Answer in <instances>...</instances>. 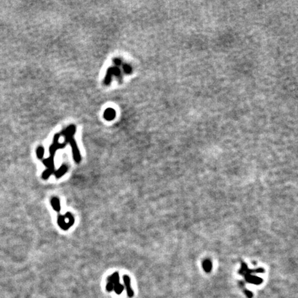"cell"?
<instances>
[{
	"instance_id": "6da1fadb",
	"label": "cell",
	"mask_w": 298,
	"mask_h": 298,
	"mask_svg": "<svg viewBox=\"0 0 298 298\" xmlns=\"http://www.w3.org/2000/svg\"><path fill=\"white\" fill-rule=\"evenodd\" d=\"M264 269H257V270H248L246 264H242V268L240 270L239 273L242 275H244L246 281L248 283L254 284H260L263 281L262 278L258 277L257 276L251 275L253 273H264Z\"/></svg>"
},
{
	"instance_id": "7a4b0ae2",
	"label": "cell",
	"mask_w": 298,
	"mask_h": 298,
	"mask_svg": "<svg viewBox=\"0 0 298 298\" xmlns=\"http://www.w3.org/2000/svg\"><path fill=\"white\" fill-rule=\"evenodd\" d=\"M123 279H124V284H125V287H126V289L127 295H128L129 297H133L134 291H133V290L132 289V288L130 287V277H129L128 275H125L124 277H123Z\"/></svg>"
},
{
	"instance_id": "3957f363",
	"label": "cell",
	"mask_w": 298,
	"mask_h": 298,
	"mask_svg": "<svg viewBox=\"0 0 298 298\" xmlns=\"http://www.w3.org/2000/svg\"><path fill=\"white\" fill-rule=\"evenodd\" d=\"M108 281L113 283L114 286L120 283V277H119L118 273H115L112 275L109 276L108 278Z\"/></svg>"
},
{
	"instance_id": "277c9868",
	"label": "cell",
	"mask_w": 298,
	"mask_h": 298,
	"mask_svg": "<svg viewBox=\"0 0 298 298\" xmlns=\"http://www.w3.org/2000/svg\"><path fill=\"white\" fill-rule=\"evenodd\" d=\"M203 269L206 273H209L212 269V264L209 260H206L203 262Z\"/></svg>"
},
{
	"instance_id": "5b68a950",
	"label": "cell",
	"mask_w": 298,
	"mask_h": 298,
	"mask_svg": "<svg viewBox=\"0 0 298 298\" xmlns=\"http://www.w3.org/2000/svg\"><path fill=\"white\" fill-rule=\"evenodd\" d=\"M124 286L121 284L120 283L115 285L114 287H113V290H114L115 293L118 294V295H120V294L122 293V292L124 291Z\"/></svg>"
},
{
	"instance_id": "8992f818",
	"label": "cell",
	"mask_w": 298,
	"mask_h": 298,
	"mask_svg": "<svg viewBox=\"0 0 298 298\" xmlns=\"http://www.w3.org/2000/svg\"><path fill=\"white\" fill-rule=\"evenodd\" d=\"M52 205L55 210L59 211V208H60V205H59V202L57 200V198H53V200H52Z\"/></svg>"
},
{
	"instance_id": "52a82bcc",
	"label": "cell",
	"mask_w": 298,
	"mask_h": 298,
	"mask_svg": "<svg viewBox=\"0 0 298 298\" xmlns=\"http://www.w3.org/2000/svg\"><path fill=\"white\" fill-rule=\"evenodd\" d=\"M113 287H114V285H113V283H111V282H108V283H107L106 284V291H108V292H111L113 290Z\"/></svg>"
},
{
	"instance_id": "ba28073f",
	"label": "cell",
	"mask_w": 298,
	"mask_h": 298,
	"mask_svg": "<svg viewBox=\"0 0 298 298\" xmlns=\"http://www.w3.org/2000/svg\"><path fill=\"white\" fill-rule=\"evenodd\" d=\"M43 149L42 147L38 148V149H37V155H38V157L41 158V156L43 155Z\"/></svg>"
},
{
	"instance_id": "9c48e42d",
	"label": "cell",
	"mask_w": 298,
	"mask_h": 298,
	"mask_svg": "<svg viewBox=\"0 0 298 298\" xmlns=\"http://www.w3.org/2000/svg\"><path fill=\"white\" fill-rule=\"evenodd\" d=\"M244 293H245V295L247 296L248 298H252L253 296V293H252L251 291H248V290H245V291H244Z\"/></svg>"
}]
</instances>
